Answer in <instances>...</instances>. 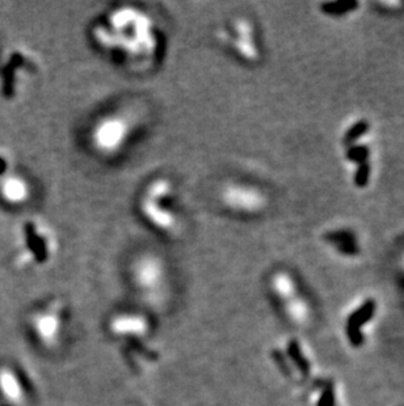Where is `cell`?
Wrapping results in <instances>:
<instances>
[{"instance_id": "cell-6", "label": "cell", "mask_w": 404, "mask_h": 406, "mask_svg": "<svg viewBox=\"0 0 404 406\" xmlns=\"http://www.w3.org/2000/svg\"><path fill=\"white\" fill-rule=\"evenodd\" d=\"M217 38L231 53L246 62H255L259 58V50L251 22L244 17H237L220 27Z\"/></svg>"}, {"instance_id": "cell-4", "label": "cell", "mask_w": 404, "mask_h": 406, "mask_svg": "<svg viewBox=\"0 0 404 406\" xmlns=\"http://www.w3.org/2000/svg\"><path fill=\"white\" fill-rule=\"evenodd\" d=\"M129 276L131 284L140 295L146 298H158L167 288L170 270L162 255L144 252L131 261Z\"/></svg>"}, {"instance_id": "cell-7", "label": "cell", "mask_w": 404, "mask_h": 406, "mask_svg": "<svg viewBox=\"0 0 404 406\" xmlns=\"http://www.w3.org/2000/svg\"><path fill=\"white\" fill-rule=\"evenodd\" d=\"M31 324L36 338L45 346L53 347L61 340L65 326L63 305L57 301L49 304L33 314Z\"/></svg>"}, {"instance_id": "cell-3", "label": "cell", "mask_w": 404, "mask_h": 406, "mask_svg": "<svg viewBox=\"0 0 404 406\" xmlns=\"http://www.w3.org/2000/svg\"><path fill=\"white\" fill-rule=\"evenodd\" d=\"M135 133V121L125 110H112L95 121L88 133V143L93 153L116 158L126 150Z\"/></svg>"}, {"instance_id": "cell-9", "label": "cell", "mask_w": 404, "mask_h": 406, "mask_svg": "<svg viewBox=\"0 0 404 406\" xmlns=\"http://www.w3.org/2000/svg\"><path fill=\"white\" fill-rule=\"evenodd\" d=\"M110 331L119 338H140L149 333L150 321L137 312H122L110 319Z\"/></svg>"}, {"instance_id": "cell-16", "label": "cell", "mask_w": 404, "mask_h": 406, "mask_svg": "<svg viewBox=\"0 0 404 406\" xmlns=\"http://www.w3.org/2000/svg\"><path fill=\"white\" fill-rule=\"evenodd\" d=\"M369 149L365 147V146H354L350 149L347 152V158L350 159V161H354V162H359L360 161L361 164L362 162H366V158L369 157Z\"/></svg>"}, {"instance_id": "cell-15", "label": "cell", "mask_w": 404, "mask_h": 406, "mask_svg": "<svg viewBox=\"0 0 404 406\" xmlns=\"http://www.w3.org/2000/svg\"><path fill=\"white\" fill-rule=\"evenodd\" d=\"M369 176H371V165L368 162H362L359 166L356 175H354V183L357 187H365L369 182Z\"/></svg>"}, {"instance_id": "cell-2", "label": "cell", "mask_w": 404, "mask_h": 406, "mask_svg": "<svg viewBox=\"0 0 404 406\" xmlns=\"http://www.w3.org/2000/svg\"><path fill=\"white\" fill-rule=\"evenodd\" d=\"M15 242V263L22 268L49 263L58 252L55 231L40 219L22 220L16 231Z\"/></svg>"}, {"instance_id": "cell-1", "label": "cell", "mask_w": 404, "mask_h": 406, "mask_svg": "<svg viewBox=\"0 0 404 406\" xmlns=\"http://www.w3.org/2000/svg\"><path fill=\"white\" fill-rule=\"evenodd\" d=\"M138 213L151 229L168 238L183 231V219L176 207L175 183L168 176H156L143 188L138 198Z\"/></svg>"}, {"instance_id": "cell-8", "label": "cell", "mask_w": 404, "mask_h": 406, "mask_svg": "<svg viewBox=\"0 0 404 406\" xmlns=\"http://www.w3.org/2000/svg\"><path fill=\"white\" fill-rule=\"evenodd\" d=\"M33 198L32 182L13 170L0 177V201L11 208L25 207Z\"/></svg>"}, {"instance_id": "cell-10", "label": "cell", "mask_w": 404, "mask_h": 406, "mask_svg": "<svg viewBox=\"0 0 404 406\" xmlns=\"http://www.w3.org/2000/svg\"><path fill=\"white\" fill-rule=\"evenodd\" d=\"M374 310H375V303L373 300H369L350 316L348 326H347V333H348L350 342L354 346H360L362 343L361 328L364 324H366L369 319H372Z\"/></svg>"}, {"instance_id": "cell-17", "label": "cell", "mask_w": 404, "mask_h": 406, "mask_svg": "<svg viewBox=\"0 0 404 406\" xmlns=\"http://www.w3.org/2000/svg\"><path fill=\"white\" fill-rule=\"evenodd\" d=\"M317 406H335V395H334V388L332 385H328L324 391V393L320 397Z\"/></svg>"}, {"instance_id": "cell-12", "label": "cell", "mask_w": 404, "mask_h": 406, "mask_svg": "<svg viewBox=\"0 0 404 406\" xmlns=\"http://www.w3.org/2000/svg\"><path fill=\"white\" fill-rule=\"evenodd\" d=\"M359 7L357 1H335V3H326L322 6V11L328 15L340 16L347 12L353 11L354 8Z\"/></svg>"}, {"instance_id": "cell-5", "label": "cell", "mask_w": 404, "mask_h": 406, "mask_svg": "<svg viewBox=\"0 0 404 406\" xmlns=\"http://www.w3.org/2000/svg\"><path fill=\"white\" fill-rule=\"evenodd\" d=\"M218 198L226 210L243 216L255 215L267 204V198L257 187L241 180L225 182L219 189Z\"/></svg>"}, {"instance_id": "cell-13", "label": "cell", "mask_w": 404, "mask_h": 406, "mask_svg": "<svg viewBox=\"0 0 404 406\" xmlns=\"http://www.w3.org/2000/svg\"><path fill=\"white\" fill-rule=\"evenodd\" d=\"M289 354H290V356L294 361L295 364L298 365V368L304 373H308V371H310V365H308L306 358H304V355H302L301 349H299V346H298L297 342H292L290 343Z\"/></svg>"}, {"instance_id": "cell-14", "label": "cell", "mask_w": 404, "mask_h": 406, "mask_svg": "<svg viewBox=\"0 0 404 406\" xmlns=\"http://www.w3.org/2000/svg\"><path fill=\"white\" fill-rule=\"evenodd\" d=\"M368 131H369V124L366 121H359L350 129H348V132L345 133V138L344 140H345L347 143H354L356 140L361 138Z\"/></svg>"}, {"instance_id": "cell-11", "label": "cell", "mask_w": 404, "mask_h": 406, "mask_svg": "<svg viewBox=\"0 0 404 406\" xmlns=\"http://www.w3.org/2000/svg\"><path fill=\"white\" fill-rule=\"evenodd\" d=\"M0 391L12 403H20L24 398V391L19 377L8 370L0 371Z\"/></svg>"}, {"instance_id": "cell-18", "label": "cell", "mask_w": 404, "mask_h": 406, "mask_svg": "<svg viewBox=\"0 0 404 406\" xmlns=\"http://www.w3.org/2000/svg\"><path fill=\"white\" fill-rule=\"evenodd\" d=\"M11 170V161H10L8 155L3 150H0V177L6 175L7 173H10Z\"/></svg>"}, {"instance_id": "cell-19", "label": "cell", "mask_w": 404, "mask_h": 406, "mask_svg": "<svg viewBox=\"0 0 404 406\" xmlns=\"http://www.w3.org/2000/svg\"><path fill=\"white\" fill-rule=\"evenodd\" d=\"M0 57H1V50H0Z\"/></svg>"}]
</instances>
